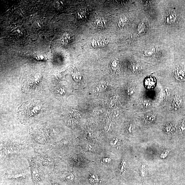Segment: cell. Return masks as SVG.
I'll list each match as a JSON object with an SVG mask.
<instances>
[{
  "label": "cell",
  "mask_w": 185,
  "mask_h": 185,
  "mask_svg": "<svg viewBox=\"0 0 185 185\" xmlns=\"http://www.w3.org/2000/svg\"><path fill=\"white\" fill-rule=\"evenodd\" d=\"M41 109L40 104L35 102H28L23 104L18 110L20 118L23 121L29 120L39 114Z\"/></svg>",
  "instance_id": "cell-1"
},
{
  "label": "cell",
  "mask_w": 185,
  "mask_h": 185,
  "mask_svg": "<svg viewBox=\"0 0 185 185\" xmlns=\"http://www.w3.org/2000/svg\"><path fill=\"white\" fill-rule=\"evenodd\" d=\"M180 102L177 98L175 99L173 102V107L175 109L179 107Z\"/></svg>",
  "instance_id": "cell-20"
},
{
  "label": "cell",
  "mask_w": 185,
  "mask_h": 185,
  "mask_svg": "<svg viewBox=\"0 0 185 185\" xmlns=\"http://www.w3.org/2000/svg\"><path fill=\"white\" fill-rule=\"evenodd\" d=\"M111 145L114 147H116L118 146L119 145V141L117 139H114L111 141L110 142Z\"/></svg>",
  "instance_id": "cell-16"
},
{
  "label": "cell",
  "mask_w": 185,
  "mask_h": 185,
  "mask_svg": "<svg viewBox=\"0 0 185 185\" xmlns=\"http://www.w3.org/2000/svg\"><path fill=\"white\" fill-rule=\"evenodd\" d=\"M155 52V50L154 48L151 49L146 50L144 52V54L146 56H150L153 54Z\"/></svg>",
  "instance_id": "cell-17"
},
{
  "label": "cell",
  "mask_w": 185,
  "mask_h": 185,
  "mask_svg": "<svg viewBox=\"0 0 185 185\" xmlns=\"http://www.w3.org/2000/svg\"><path fill=\"white\" fill-rule=\"evenodd\" d=\"M141 106L144 108H148L150 107L151 105V102L149 100H143L140 102Z\"/></svg>",
  "instance_id": "cell-13"
},
{
  "label": "cell",
  "mask_w": 185,
  "mask_h": 185,
  "mask_svg": "<svg viewBox=\"0 0 185 185\" xmlns=\"http://www.w3.org/2000/svg\"><path fill=\"white\" fill-rule=\"evenodd\" d=\"M117 66H118L117 63H116V62H114L113 64H112V68L114 69H116L117 68Z\"/></svg>",
  "instance_id": "cell-27"
},
{
  "label": "cell",
  "mask_w": 185,
  "mask_h": 185,
  "mask_svg": "<svg viewBox=\"0 0 185 185\" xmlns=\"http://www.w3.org/2000/svg\"><path fill=\"white\" fill-rule=\"evenodd\" d=\"M32 56L35 59L40 61H45L48 59L46 54L41 52H37L33 54Z\"/></svg>",
  "instance_id": "cell-4"
},
{
  "label": "cell",
  "mask_w": 185,
  "mask_h": 185,
  "mask_svg": "<svg viewBox=\"0 0 185 185\" xmlns=\"http://www.w3.org/2000/svg\"><path fill=\"white\" fill-rule=\"evenodd\" d=\"M62 179L67 182H71L73 180L74 176L71 173H67L63 175L62 176Z\"/></svg>",
  "instance_id": "cell-12"
},
{
  "label": "cell",
  "mask_w": 185,
  "mask_h": 185,
  "mask_svg": "<svg viewBox=\"0 0 185 185\" xmlns=\"http://www.w3.org/2000/svg\"><path fill=\"white\" fill-rule=\"evenodd\" d=\"M176 14L174 13H169L166 17V22L169 24L174 22L176 20Z\"/></svg>",
  "instance_id": "cell-11"
},
{
  "label": "cell",
  "mask_w": 185,
  "mask_h": 185,
  "mask_svg": "<svg viewBox=\"0 0 185 185\" xmlns=\"http://www.w3.org/2000/svg\"><path fill=\"white\" fill-rule=\"evenodd\" d=\"M126 163L125 161H124L122 162V164L121 166V167L120 168V172L121 173H122L124 171V168H125L126 166Z\"/></svg>",
  "instance_id": "cell-23"
},
{
  "label": "cell",
  "mask_w": 185,
  "mask_h": 185,
  "mask_svg": "<svg viewBox=\"0 0 185 185\" xmlns=\"http://www.w3.org/2000/svg\"><path fill=\"white\" fill-rule=\"evenodd\" d=\"M87 12L86 8H81L78 10V16L79 19L84 20L87 18Z\"/></svg>",
  "instance_id": "cell-8"
},
{
  "label": "cell",
  "mask_w": 185,
  "mask_h": 185,
  "mask_svg": "<svg viewBox=\"0 0 185 185\" xmlns=\"http://www.w3.org/2000/svg\"><path fill=\"white\" fill-rule=\"evenodd\" d=\"M107 87V83L105 81L100 82L95 87L94 90L95 92H101L106 90Z\"/></svg>",
  "instance_id": "cell-9"
},
{
  "label": "cell",
  "mask_w": 185,
  "mask_h": 185,
  "mask_svg": "<svg viewBox=\"0 0 185 185\" xmlns=\"http://www.w3.org/2000/svg\"><path fill=\"white\" fill-rule=\"evenodd\" d=\"M139 66L137 64H134L132 67L133 70L134 71H137L139 69Z\"/></svg>",
  "instance_id": "cell-24"
},
{
  "label": "cell",
  "mask_w": 185,
  "mask_h": 185,
  "mask_svg": "<svg viewBox=\"0 0 185 185\" xmlns=\"http://www.w3.org/2000/svg\"><path fill=\"white\" fill-rule=\"evenodd\" d=\"M146 118L147 121L151 122L154 120L155 117L152 114H149L146 116Z\"/></svg>",
  "instance_id": "cell-21"
},
{
  "label": "cell",
  "mask_w": 185,
  "mask_h": 185,
  "mask_svg": "<svg viewBox=\"0 0 185 185\" xmlns=\"http://www.w3.org/2000/svg\"><path fill=\"white\" fill-rule=\"evenodd\" d=\"M176 77L180 80H184L185 79V75L181 71H177L176 74Z\"/></svg>",
  "instance_id": "cell-14"
},
{
  "label": "cell",
  "mask_w": 185,
  "mask_h": 185,
  "mask_svg": "<svg viewBox=\"0 0 185 185\" xmlns=\"http://www.w3.org/2000/svg\"><path fill=\"white\" fill-rule=\"evenodd\" d=\"M107 42L105 40L97 39L94 40L92 42V45L94 48H101L107 45Z\"/></svg>",
  "instance_id": "cell-5"
},
{
  "label": "cell",
  "mask_w": 185,
  "mask_h": 185,
  "mask_svg": "<svg viewBox=\"0 0 185 185\" xmlns=\"http://www.w3.org/2000/svg\"><path fill=\"white\" fill-rule=\"evenodd\" d=\"M145 86L148 89H152L155 87L156 84V79L154 77L149 76L145 79Z\"/></svg>",
  "instance_id": "cell-2"
},
{
  "label": "cell",
  "mask_w": 185,
  "mask_h": 185,
  "mask_svg": "<svg viewBox=\"0 0 185 185\" xmlns=\"http://www.w3.org/2000/svg\"><path fill=\"white\" fill-rule=\"evenodd\" d=\"M102 162L104 165H109L112 163V160L109 158H105L102 159Z\"/></svg>",
  "instance_id": "cell-19"
},
{
  "label": "cell",
  "mask_w": 185,
  "mask_h": 185,
  "mask_svg": "<svg viewBox=\"0 0 185 185\" xmlns=\"http://www.w3.org/2000/svg\"><path fill=\"white\" fill-rule=\"evenodd\" d=\"M62 3L61 2H59V1H57V2H55V4H54L55 7L56 9H61L62 5H63Z\"/></svg>",
  "instance_id": "cell-22"
},
{
  "label": "cell",
  "mask_w": 185,
  "mask_h": 185,
  "mask_svg": "<svg viewBox=\"0 0 185 185\" xmlns=\"http://www.w3.org/2000/svg\"><path fill=\"white\" fill-rule=\"evenodd\" d=\"M72 76L73 80L77 83L80 82L82 80V74L77 69H75L72 71Z\"/></svg>",
  "instance_id": "cell-3"
},
{
  "label": "cell",
  "mask_w": 185,
  "mask_h": 185,
  "mask_svg": "<svg viewBox=\"0 0 185 185\" xmlns=\"http://www.w3.org/2000/svg\"><path fill=\"white\" fill-rule=\"evenodd\" d=\"M168 89L167 88L164 89L163 91V95L164 96L165 95H167L168 94Z\"/></svg>",
  "instance_id": "cell-26"
},
{
  "label": "cell",
  "mask_w": 185,
  "mask_h": 185,
  "mask_svg": "<svg viewBox=\"0 0 185 185\" xmlns=\"http://www.w3.org/2000/svg\"><path fill=\"white\" fill-rule=\"evenodd\" d=\"M89 181L92 184L94 185H98L100 182L98 176L94 174H90L89 177Z\"/></svg>",
  "instance_id": "cell-10"
},
{
  "label": "cell",
  "mask_w": 185,
  "mask_h": 185,
  "mask_svg": "<svg viewBox=\"0 0 185 185\" xmlns=\"http://www.w3.org/2000/svg\"><path fill=\"white\" fill-rule=\"evenodd\" d=\"M72 40L71 35L68 33H65L62 36L61 41L62 44L68 45L71 42Z\"/></svg>",
  "instance_id": "cell-7"
},
{
  "label": "cell",
  "mask_w": 185,
  "mask_h": 185,
  "mask_svg": "<svg viewBox=\"0 0 185 185\" xmlns=\"http://www.w3.org/2000/svg\"><path fill=\"white\" fill-rule=\"evenodd\" d=\"M52 185H60L58 184V183H53V184H52Z\"/></svg>",
  "instance_id": "cell-28"
},
{
  "label": "cell",
  "mask_w": 185,
  "mask_h": 185,
  "mask_svg": "<svg viewBox=\"0 0 185 185\" xmlns=\"http://www.w3.org/2000/svg\"><path fill=\"white\" fill-rule=\"evenodd\" d=\"M127 92L128 95L130 96H131L135 93V90L133 87H130L127 89Z\"/></svg>",
  "instance_id": "cell-18"
},
{
  "label": "cell",
  "mask_w": 185,
  "mask_h": 185,
  "mask_svg": "<svg viewBox=\"0 0 185 185\" xmlns=\"http://www.w3.org/2000/svg\"><path fill=\"white\" fill-rule=\"evenodd\" d=\"M127 129L129 132L131 133L132 132V125L131 124H128V125L127 126Z\"/></svg>",
  "instance_id": "cell-25"
},
{
  "label": "cell",
  "mask_w": 185,
  "mask_h": 185,
  "mask_svg": "<svg viewBox=\"0 0 185 185\" xmlns=\"http://www.w3.org/2000/svg\"><path fill=\"white\" fill-rule=\"evenodd\" d=\"M94 24L96 26L99 28H103L106 25V20L103 17H98L96 18Z\"/></svg>",
  "instance_id": "cell-6"
},
{
  "label": "cell",
  "mask_w": 185,
  "mask_h": 185,
  "mask_svg": "<svg viewBox=\"0 0 185 185\" xmlns=\"http://www.w3.org/2000/svg\"><path fill=\"white\" fill-rule=\"evenodd\" d=\"M14 33L18 36H21L23 34V30L21 28L18 27L15 28Z\"/></svg>",
  "instance_id": "cell-15"
}]
</instances>
